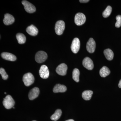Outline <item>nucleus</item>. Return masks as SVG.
I'll return each mask as SVG.
<instances>
[{
  "mask_svg": "<svg viewBox=\"0 0 121 121\" xmlns=\"http://www.w3.org/2000/svg\"><path fill=\"white\" fill-rule=\"evenodd\" d=\"M15 104V101L11 95H7L4 99L3 101V105L6 109H9L13 108Z\"/></svg>",
  "mask_w": 121,
  "mask_h": 121,
  "instance_id": "1",
  "label": "nucleus"
},
{
  "mask_svg": "<svg viewBox=\"0 0 121 121\" xmlns=\"http://www.w3.org/2000/svg\"><path fill=\"white\" fill-rule=\"evenodd\" d=\"M35 78L31 73L25 74L23 78V81L25 85L28 86L32 84L34 82Z\"/></svg>",
  "mask_w": 121,
  "mask_h": 121,
  "instance_id": "2",
  "label": "nucleus"
},
{
  "mask_svg": "<svg viewBox=\"0 0 121 121\" xmlns=\"http://www.w3.org/2000/svg\"><path fill=\"white\" fill-rule=\"evenodd\" d=\"M65 28V23L62 20H59L56 22L55 26V31L56 34L61 35L63 34Z\"/></svg>",
  "mask_w": 121,
  "mask_h": 121,
  "instance_id": "3",
  "label": "nucleus"
},
{
  "mask_svg": "<svg viewBox=\"0 0 121 121\" xmlns=\"http://www.w3.org/2000/svg\"><path fill=\"white\" fill-rule=\"evenodd\" d=\"M48 58L47 54L43 51H39L36 53L35 60L37 63H41L44 62Z\"/></svg>",
  "mask_w": 121,
  "mask_h": 121,
  "instance_id": "4",
  "label": "nucleus"
},
{
  "mask_svg": "<svg viewBox=\"0 0 121 121\" xmlns=\"http://www.w3.org/2000/svg\"><path fill=\"white\" fill-rule=\"evenodd\" d=\"M74 21L76 25L81 26L86 22V16L82 13H77L75 17Z\"/></svg>",
  "mask_w": 121,
  "mask_h": 121,
  "instance_id": "5",
  "label": "nucleus"
},
{
  "mask_svg": "<svg viewBox=\"0 0 121 121\" xmlns=\"http://www.w3.org/2000/svg\"><path fill=\"white\" fill-rule=\"evenodd\" d=\"M22 4L24 5L25 11L29 13H32L35 12L36 10L35 5L27 0H23L22 2Z\"/></svg>",
  "mask_w": 121,
  "mask_h": 121,
  "instance_id": "6",
  "label": "nucleus"
},
{
  "mask_svg": "<svg viewBox=\"0 0 121 121\" xmlns=\"http://www.w3.org/2000/svg\"><path fill=\"white\" fill-rule=\"evenodd\" d=\"M80 48V41L78 38H74L72 43L71 48L72 52L74 54L78 53Z\"/></svg>",
  "mask_w": 121,
  "mask_h": 121,
  "instance_id": "7",
  "label": "nucleus"
},
{
  "mask_svg": "<svg viewBox=\"0 0 121 121\" xmlns=\"http://www.w3.org/2000/svg\"><path fill=\"white\" fill-rule=\"evenodd\" d=\"M95 47H96V44H95V41L94 40L93 38H90L87 43L86 45L87 51L89 53H93L95 51Z\"/></svg>",
  "mask_w": 121,
  "mask_h": 121,
  "instance_id": "8",
  "label": "nucleus"
},
{
  "mask_svg": "<svg viewBox=\"0 0 121 121\" xmlns=\"http://www.w3.org/2000/svg\"><path fill=\"white\" fill-rule=\"evenodd\" d=\"M49 71L47 66L43 65L41 66L39 71V74L40 77L43 79H47L49 76Z\"/></svg>",
  "mask_w": 121,
  "mask_h": 121,
  "instance_id": "9",
  "label": "nucleus"
},
{
  "mask_svg": "<svg viewBox=\"0 0 121 121\" xmlns=\"http://www.w3.org/2000/svg\"><path fill=\"white\" fill-rule=\"evenodd\" d=\"M68 69L67 65L64 63L59 65L56 69V72L59 75L62 76L66 75Z\"/></svg>",
  "mask_w": 121,
  "mask_h": 121,
  "instance_id": "10",
  "label": "nucleus"
},
{
  "mask_svg": "<svg viewBox=\"0 0 121 121\" xmlns=\"http://www.w3.org/2000/svg\"><path fill=\"white\" fill-rule=\"evenodd\" d=\"M82 64L83 66L88 70H92L94 68V65L93 60L89 57H86L83 59Z\"/></svg>",
  "mask_w": 121,
  "mask_h": 121,
  "instance_id": "11",
  "label": "nucleus"
},
{
  "mask_svg": "<svg viewBox=\"0 0 121 121\" xmlns=\"http://www.w3.org/2000/svg\"><path fill=\"white\" fill-rule=\"evenodd\" d=\"M39 94V90L37 87H35L31 89L29 93V98L30 100H32L36 98Z\"/></svg>",
  "mask_w": 121,
  "mask_h": 121,
  "instance_id": "12",
  "label": "nucleus"
},
{
  "mask_svg": "<svg viewBox=\"0 0 121 121\" xmlns=\"http://www.w3.org/2000/svg\"><path fill=\"white\" fill-rule=\"evenodd\" d=\"M4 19L3 20V22L5 25H10L13 24L15 22V18L11 14L6 13L4 15Z\"/></svg>",
  "mask_w": 121,
  "mask_h": 121,
  "instance_id": "13",
  "label": "nucleus"
},
{
  "mask_svg": "<svg viewBox=\"0 0 121 121\" xmlns=\"http://www.w3.org/2000/svg\"><path fill=\"white\" fill-rule=\"evenodd\" d=\"M1 56L2 58L5 60L14 61L17 59L15 55L9 52H2L1 53Z\"/></svg>",
  "mask_w": 121,
  "mask_h": 121,
  "instance_id": "14",
  "label": "nucleus"
},
{
  "mask_svg": "<svg viewBox=\"0 0 121 121\" xmlns=\"http://www.w3.org/2000/svg\"><path fill=\"white\" fill-rule=\"evenodd\" d=\"M26 31L28 34L32 36L37 35L39 32V30L37 28L33 25L28 26L26 28Z\"/></svg>",
  "mask_w": 121,
  "mask_h": 121,
  "instance_id": "15",
  "label": "nucleus"
},
{
  "mask_svg": "<svg viewBox=\"0 0 121 121\" xmlns=\"http://www.w3.org/2000/svg\"><path fill=\"white\" fill-rule=\"evenodd\" d=\"M67 90L66 87L64 85L60 84H56L53 89L54 93H64Z\"/></svg>",
  "mask_w": 121,
  "mask_h": 121,
  "instance_id": "16",
  "label": "nucleus"
},
{
  "mask_svg": "<svg viewBox=\"0 0 121 121\" xmlns=\"http://www.w3.org/2000/svg\"><path fill=\"white\" fill-rule=\"evenodd\" d=\"M104 54L106 58L108 60H112L113 58V52L110 49L108 48L104 50Z\"/></svg>",
  "mask_w": 121,
  "mask_h": 121,
  "instance_id": "17",
  "label": "nucleus"
},
{
  "mask_svg": "<svg viewBox=\"0 0 121 121\" xmlns=\"http://www.w3.org/2000/svg\"><path fill=\"white\" fill-rule=\"evenodd\" d=\"M110 73L109 69L106 66L103 67L99 71V74L101 77L105 78L109 75Z\"/></svg>",
  "mask_w": 121,
  "mask_h": 121,
  "instance_id": "18",
  "label": "nucleus"
},
{
  "mask_svg": "<svg viewBox=\"0 0 121 121\" xmlns=\"http://www.w3.org/2000/svg\"><path fill=\"white\" fill-rule=\"evenodd\" d=\"M93 91L90 90L85 91L82 94V97L84 100L88 101L90 100L93 95Z\"/></svg>",
  "mask_w": 121,
  "mask_h": 121,
  "instance_id": "19",
  "label": "nucleus"
},
{
  "mask_svg": "<svg viewBox=\"0 0 121 121\" xmlns=\"http://www.w3.org/2000/svg\"><path fill=\"white\" fill-rule=\"evenodd\" d=\"M16 37L18 41V43L20 44H23L24 43L26 42V36L22 33H17L16 35Z\"/></svg>",
  "mask_w": 121,
  "mask_h": 121,
  "instance_id": "20",
  "label": "nucleus"
},
{
  "mask_svg": "<svg viewBox=\"0 0 121 121\" xmlns=\"http://www.w3.org/2000/svg\"><path fill=\"white\" fill-rule=\"evenodd\" d=\"M62 112L61 110L58 109L56 110L55 113L51 117V120L54 121H57L58 120L62 115Z\"/></svg>",
  "mask_w": 121,
  "mask_h": 121,
  "instance_id": "21",
  "label": "nucleus"
},
{
  "mask_svg": "<svg viewBox=\"0 0 121 121\" xmlns=\"http://www.w3.org/2000/svg\"><path fill=\"white\" fill-rule=\"evenodd\" d=\"M79 75L80 72L79 70L77 68L74 69L72 73V78L76 82H79Z\"/></svg>",
  "mask_w": 121,
  "mask_h": 121,
  "instance_id": "22",
  "label": "nucleus"
},
{
  "mask_svg": "<svg viewBox=\"0 0 121 121\" xmlns=\"http://www.w3.org/2000/svg\"><path fill=\"white\" fill-rule=\"evenodd\" d=\"M112 8L110 6H108L103 13V17L106 18L108 17L112 12Z\"/></svg>",
  "mask_w": 121,
  "mask_h": 121,
  "instance_id": "23",
  "label": "nucleus"
},
{
  "mask_svg": "<svg viewBox=\"0 0 121 121\" xmlns=\"http://www.w3.org/2000/svg\"><path fill=\"white\" fill-rule=\"evenodd\" d=\"M0 74L4 80H7L8 78V75L6 73L4 69L2 68H1L0 69Z\"/></svg>",
  "mask_w": 121,
  "mask_h": 121,
  "instance_id": "24",
  "label": "nucleus"
},
{
  "mask_svg": "<svg viewBox=\"0 0 121 121\" xmlns=\"http://www.w3.org/2000/svg\"><path fill=\"white\" fill-rule=\"evenodd\" d=\"M116 20L117 22L115 23V26L116 27L119 28L121 26V15H117L116 17Z\"/></svg>",
  "mask_w": 121,
  "mask_h": 121,
  "instance_id": "25",
  "label": "nucleus"
},
{
  "mask_svg": "<svg viewBox=\"0 0 121 121\" xmlns=\"http://www.w3.org/2000/svg\"><path fill=\"white\" fill-rule=\"evenodd\" d=\"M89 1H90V0H79V1L81 3H86V2H88Z\"/></svg>",
  "mask_w": 121,
  "mask_h": 121,
  "instance_id": "26",
  "label": "nucleus"
},
{
  "mask_svg": "<svg viewBox=\"0 0 121 121\" xmlns=\"http://www.w3.org/2000/svg\"><path fill=\"white\" fill-rule=\"evenodd\" d=\"M118 87L120 88H121V79L119 81V84H118Z\"/></svg>",
  "mask_w": 121,
  "mask_h": 121,
  "instance_id": "27",
  "label": "nucleus"
},
{
  "mask_svg": "<svg viewBox=\"0 0 121 121\" xmlns=\"http://www.w3.org/2000/svg\"><path fill=\"white\" fill-rule=\"evenodd\" d=\"M74 121L73 119H69V120H68L67 121Z\"/></svg>",
  "mask_w": 121,
  "mask_h": 121,
  "instance_id": "28",
  "label": "nucleus"
},
{
  "mask_svg": "<svg viewBox=\"0 0 121 121\" xmlns=\"http://www.w3.org/2000/svg\"><path fill=\"white\" fill-rule=\"evenodd\" d=\"M4 94H6V93H5H5H4Z\"/></svg>",
  "mask_w": 121,
  "mask_h": 121,
  "instance_id": "29",
  "label": "nucleus"
},
{
  "mask_svg": "<svg viewBox=\"0 0 121 121\" xmlns=\"http://www.w3.org/2000/svg\"><path fill=\"white\" fill-rule=\"evenodd\" d=\"M13 108H15V107H13Z\"/></svg>",
  "mask_w": 121,
  "mask_h": 121,
  "instance_id": "30",
  "label": "nucleus"
},
{
  "mask_svg": "<svg viewBox=\"0 0 121 121\" xmlns=\"http://www.w3.org/2000/svg\"></svg>",
  "mask_w": 121,
  "mask_h": 121,
  "instance_id": "31",
  "label": "nucleus"
}]
</instances>
